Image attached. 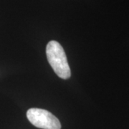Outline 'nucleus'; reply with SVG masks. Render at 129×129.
Returning a JSON list of instances; mask_svg holds the SVG:
<instances>
[{
	"label": "nucleus",
	"mask_w": 129,
	"mask_h": 129,
	"mask_svg": "<svg viewBox=\"0 0 129 129\" xmlns=\"http://www.w3.org/2000/svg\"><path fill=\"white\" fill-rule=\"evenodd\" d=\"M47 60L57 75L62 79H68L71 76L68 59L62 47L55 40L49 42L46 47Z\"/></svg>",
	"instance_id": "obj_1"
},
{
	"label": "nucleus",
	"mask_w": 129,
	"mask_h": 129,
	"mask_svg": "<svg viewBox=\"0 0 129 129\" xmlns=\"http://www.w3.org/2000/svg\"><path fill=\"white\" fill-rule=\"evenodd\" d=\"M29 121L37 128L42 129H60L61 123L55 115L48 111L40 108H30L27 112Z\"/></svg>",
	"instance_id": "obj_2"
}]
</instances>
